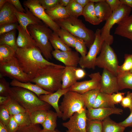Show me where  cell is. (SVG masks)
I'll list each match as a JSON object with an SVG mask.
<instances>
[{"label": "cell", "mask_w": 132, "mask_h": 132, "mask_svg": "<svg viewBox=\"0 0 132 132\" xmlns=\"http://www.w3.org/2000/svg\"><path fill=\"white\" fill-rule=\"evenodd\" d=\"M15 53L16 57L20 67L32 80L44 67L57 65L45 59L37 47L28 49L18 48Z\"/></svg>", "instance_id": "cell-1"}, {"label": "cell", "mask_w": 132, "mask_h": 132, "mask_svg": "<svg viewBox=\"0 0 132 132\" xmlns=\"http://www.w3.org/2000/svg\"><path fill=\"white\" fill-rule=\"evenodd\" d=\"M65 67L58 64L46 66L39 71L31 82L53 93L61 88L62 77Z\"/></svg>", "instance_id": "cell-2"}, {"label": "cell", "mask_w": 132, "mask_h": 132, "mask_svg": "<svg viewBox=\"0 0 132 132\" xmlns=\"http://www.w3.org/2000/svg\"><path fill=\"white\" fill-rule=\"evenodd\" d=\"M9 95L30 113L40 110H48L50 105L41 100L33 92L18 87H11Z\"/></svg>", "instance_id": "cell-3"}, {"label": "cell", "mask_w": 132, "mask_h": 132, "mask_svg": "<svg viewBox=\"0 0 132 132\" xmlns=\"http://www.w3.org/2000/svg\"><path fill=\"white\" fill-rule=\"evenodd\" d=\"M54 22L60 28L66 30L75 37L82 39L88 48L93 43L95 37V33L87 28L82 20L78 18L70 16Z\"/></svg>", "instance_id": "cell-4"}, {"label": "cell", "mask_w": 132, "mask_h": 132, "mask_svg": "<svg viewBox=\"0 0 132 132\" xmlns=\"http://www.w3.org/2000/svg\"><path fill=\"white\" fill-rule=\"evenodd\" d=\"M27 28L44 58L48 60L52 59L53 47L49 38L53 31L44 23L29 25Z\"/></svg>", "instance_id": "cell-5"}, {"label": "cell", "mask_w": 132, "mask_h": 132, "mask_svg": "<svg viewBox=\"0 0 132 132\" xmlns=\"http://www.w3.org/2000/svg\"><path fill=\"white\" fill-rule=\"evenodd\" d=\"M63 96L62 101L59 106L63 120H66L75 113L86 108L81 94L69 90Z\"/></svg>", "instance_id": "cell-6"}, {"label": "cell", "mask_w": 132, "mask_h": 132, "mask_svg": "<svg viewBox=\"0 0 132 132\" xmlns=\"http://www.w3.org/2000/svg\"><path fill=\"white\" fill-rule=\"evenodd\" d=\"M132 9L130 6L122 3L117 9L112 12L101 29V36L105 42L110 45L113 43L114 38L113 36L110 33L111 29L115 24H117L129 16Z\"/></svg>", "instance_id": "cell-7"}, {"label": "cell", "mask_w": 132, "mask_h": 132, "mask_svg": "<svg viewBox=\"0 0 132 132\" xmlns=\"http://www.w3.org/2000/svg\"><path fill=\"white\" fill-rule=\"evenodd\" d=\"M95 66L105 69L117 76L118 61L112 48L104 41L99 56L97 57Z\"/></svg>", "instance_id": "cell-8"}, {"label": "cell", "mask_w": 132, "mask_h": 132, "mask_svg": "<svg viewBox=\"0 0 132 132\" xmlns=\"http://www.w3.org/2000/svg\"><path fill=\"white\" fill-rule=\"evenodd\" d=\"M0 75L23 83L31 82L32 80L23 70L16 56L8 61L0 63Z\"/></svg>", "instance_id": "cell-9"}, {"label": "cell", "mask_w": 132, "mask_h": 132, "mask_svg": "<svg viewBox=\"0 0 132 132\" xmlns=\"http://www.w3.org/2000/svg\"><path fill=\"white\" fill-rule=\"evenodd\" d=\"M101 29L96 30L94 41L84 57H80L79 64L81 68L94 69L97 55L99 54L104 41L101 36Z\"/></svg>", "instance_id": "cell-10"}, {"label": "cell", "mask_w": 132, "mask_h": 132, "mask_svg": "<svg viewBox=\"0 0 132 132\" xmlns=\"http://www.w3.org/2000/svg\"><path fill=\"white\" fill-rule=\"evenodd\" d=\"M23 4L53 32L57 33L61 28L47 14L45 9L39 3L38 0H25Z\"/></svg>", "instance_id": "cell-11"}, {"label": "cell", "mask_w": 132, "mask_h": 132, "mask_svg": "<svg viewBox=\"0 0 132 132\" xmlns=\"http://www.w3.org/2000/svg\"><path fill=\"white\" fill-rule=\"evenodd\" d=\"M86 108L75 113L68 121L62 123V126L67 129L66 132H87L88 119Z\"/></svg>", "instance_id": "cell-12"}, {"label": "cell", "mask_w": 132, "mask_h": 132, "mask_svg": "<svg viewBox=\"0 0 132 132\" xmlns=\"http://www.w3.org/2000/svg\"><path fill=\"white\" fill-rule=\"evenodd\" d=\"M90 79L81 82H77L69 88V90L81 94L97 88H100V83L101 75L99 72L89 75Z\"/></svg>", "instance_id": "cell-13"}, {"label": "cell", "mask_w": 132, "mask_h": 132, "mask_svg": "<svg viewBox=\"0 0 132 132\" xmlns=\"http://www.w3.org/2000/svg\"><path fill=\"white\" fill-rule=\"evenodd\" d=\"M100 85V92L109 95L120 90L117 76L105 69H103Z\"/></svg>", "instance_id": "cell-14"}, {"label": "cell", "mask_w": 132, "mask_h": 132, "mask_svg": "<svg viewBox=\"0 0 132 132\" xmlns=\"http://www.w3.org/2000/svg\"><path fill=\"white\" fill-rule=\"evenodd\" d=\"M56 59L63 63L65 66L77 67L80 59L78 53L72 50L63 51L55 49L52 53Z\"/></svg>", "instance_id": "cell-15"}, {"label": "cell", "mask_w": 132, "mask_h": 132, "mask_svg": "<svg viewBox=\"0 0 132 132\" xmlns=\"http://www.w3.org/2000/svg\"><path fill=\"white\" fill-rule=\"evenodd\" d=\"M123 110L116 107L111 108H92L87 109L86 115L88 120H96L102 121L112 114L121 115Z\"/></svg>", "instance_id": "cell-16"}, {"label": "cell", "mask_w": 132, "mask_h": 132, "mask_svg": "<svg viewBox=\"0 0 132 132\" xmlns=\"http://www.w3.org/2000/svg\"><path fill=\"white\" fill-rule=\"evenodd\" d=\"M24 6L26 12L22 13L17 11L15 15L19 25H21L27 33L30 34L27 30V27L32 24H37L43 23L34 15L28 8Z\"/></svg>", "instance_id": "cell-17"}, {"label": "cell", "mask_w": 132, "mask_h": 132, "mask_svg": "<svg viewBox=\"0 0 132 132\" xmlns=\"http://www.w3.org/2000/svg\"><path fill=\"white\" fill-rule=\"evenodd\" d=\"M69 90V88L64 89L60 88L53 93L42 95L38 97L41 100L52 106L57 113L58 117L62 118V114L58 105L59 100L62 96Z\"/></svg>", "instance_id": "cell-18"}, {"label": "cell", "mask_w": 132, "mask_h": 132, "mask_svg": "<svg viewBox=\"0 0 132 132\" xmlns=\"http://www.w3.org/2000/svg\"><path fill=\"white\" fill-rule=\"evenodd\" d=\"M17 11L13 5L7 1L0 9V26L8 23L18 22L15 15Z\"/></svg>", "instance_id": "cell-19"}, {"label": "cell", "mask_w": 132, "mask_h": 132, "mask_svg": "<svg viewBox=\"0 0 132 132\" xmlns=\"http://www.w3.org/2000/svg\"><path fill=\"white\" fill-rule=\"evenodd\" d=\"M17 30L18 34L16 42L18 48L28 49L37 47L35 41L32 36L19 24Z\"/></svg>", "instance_id": "cell-20"}, {"label": "cell", "mask_w": 132, "mask_h": 132, "mask_svg": "<svg viewBox=\"0 0 132 132\" xmlns=\"http://www.w3.org/2000/svg\"><path fill=\"white\" fill-rule=\"evenodd\" d=\"M117 24L114 34L132 41V14L122 20Z\"/></svg>", "instance_id": "cell-21"}, {"label": "cell", "mask_w": 132, "mask_h": 132, "mask_svg": "<svg viewBox=\"0 0 132 132\" xmlns=\"http://www.w3.org/2000/svg\"><path fill=\"white\" fill-rule=\"evenodd\" d=\"M94 9L97 17L101 22L107 20L113 12L106 0L96 3Z\"/></svg>", "instance_id": "cell-22"}, {"label": "cell", "mask_w": 132, "mask_h": 132, "mask_svg": "<svg viewBox=\"0 0 132 132\" xmlns=\"http://www.w3.org/2000/svg\"><path fill=\"white\" fill-rule=\"evenodd\" d=\"M75 68L65 66L62 77V89L69 88L77 82L75 74Z\"/></svg>", "instance_id": "cell-23"}, {"label": "cell", "mask_w": 132, "mask_h": 132, "mask_svg": "<svg viewBox=\"0 0 132 132\" xmlns=\"http://www.w3.org/2000/svg\"><path fill=\"white\" fill-rule=\"evenodd\" d=\"M10 84L12 87H21L29 90L34 93L38 97L42 95L51 93L45 90L37 85L32 84L30 82L23 83L13 79Z\"/></svg>", "instance_id": "cell-24"}, {"label": "cell", "mask_w": 132, "mask_h": 132, "mask_svg": "<svg viewBox=\"0 0 132 132\" xmlns=\"http://www.w3.org/2000/svg\"><path fill=\"white\" fill-rule=\"evenodd\" d=\"M94 3L90 2L84 8L82 15L85 20L94 25H98L101 22L97 17L94 11Z\"/></svg>", "instance_id": "cell-25"}, {"label": "cell", "mask_w": 132, "mask_h": 132, "mask_svg": "<svg viewBox=\"0 0 132 132\" xmlns=\"http://www.w3.org/2000/svg\"><path fill=\"white\" fill-rule=\"evenodd\" d=\"M45 11L54 21L59 19H65L70 16L67 13L66 7L59 4L52 9L45 10Z\"/></svg>", "instance_id": "cell-26"}, {"label": "cell", "mask_w": 132, "mask_h": 132, "mask_svg": "<svg viewBox=\"0 0 132 132\" xmlns=\"http://www.w3.org/2000/svg\"><path fill=\"white\" fill-rule=\"evenodd\" d=\"M111 99V95L100 92L95 100L93 108L115 107Z\"/></svg>", "instance_id": "cell-27"}, {"label": "cell", "mask_w": 132, "mask_h": 132, "mask_svg": "<svg viewBox=\"0 0 132 132\" xmlns=\"http://www.w3.org/2000/svg\"><path fill=\"white\" fill-rule=\"evenodd\" d=\"M119 90L129 89L132 90V72L129 71L118 74L117 76Z\"/></svg>", "instance_id": "cell-28"}, {"label": "cell", "mask_w": 132, "mask_h": 132, "mask_svg": "<svg viewBox=\"0 0 132 132\" xmlns=\"http://www.w3.org/2000/svg\"><path fill=\"white\" fill-rule=\"evenodd\" d=\"M102 132H124L125 128L114 121L108 117L103 121Z\"/></svg>", "instance_id": "cell-29"}, {"label": "cell", "mask_w": 132, "mask_h": 132, "mask_svg": "<svg viewBox=\"0 0 132 132\" xmlns=\"http://www.w3.org/2000/svg\"><path fill=\"white\" fill-rule=\"evenodd\" d=\"M16 30L5 33L0 35V45H8L16 51L18 48L16 44Z\"/></svg>", "instance_id": "cell-30"}, {"label": "cell", "mask_w": 132, "mask_h": 132, "mask_svg": "<svg viewBox=\"0 0 132 132\" xmlns=\"http://www.w3.org/2000/svg\"><path fill=\"white\" fill-rule=\"evenodd\" d=\"M57 117L58 115L56 112L48 110L46 118L42 125L43 129L47 131L55 130L57 126Z\"/></svg>", "instance_id": "cell-31"}, {"label": "cell", "mask_w": 132, "mask_h": 132, "mask_svg": "<svg viewBox=\"0 0 132 132\" xmlns=\"http://www.w3.org/2000/svg\"><path fill=\"white\" fill-rule=\"evenodd\" d=\"M49 40L55 49L63 51L72 50V49L65 44L55 32H53L50 37Z\"/></svg>", "instance_id": "cell-32"}, {"label": "cell", "mask_w": 132, "mask_h": 132, "mask_svg": "<svg viewBox=\"0 0 132 132\" xmlns=\"http://www.w3.org/2000/svg\"><path fill=\"white\" fill-rule=\"evenodd\" d=\"M100 92V88H97L81 94L85 106L87 109L93 108L96 98Z\"/></svg>", "instance_id": "cell-33"}, {"label": "cell", "mask_w": 132, "mask_h": 132, "mask_svg": "<svg viewBox=\"0 0 132 132\" xmlns=\"http://www.w3.org/2000/svg\"><path fill=\"white\" fill-rule=\"evenodd\" d=\"M5 105L11 115L14 116L26 111L17 101L10 96L8 101Z\"/></svg>", "instance_id": "cell-34"}, {"label": "cell", "mask_w": 132, "mask_h": 132, "mask_svg": "<svg viewBox=\"0 0 132 132\" xmlns=\"http://www.w3.org/2000/svg\"><path fill=\"white\" fill-rule=\"evenodd\" d=\"M14 50L6 45H0V63L9 60L15 56Z\"/></svg>", "instance_id": "cell-35"}, {"label": "cell", "mask_w": 132, "mask_h": 132, "mask_svg": "<svg viewBox=\"0 0 132 132\" xmlns=\"http://www.w3.org/2000/svg\"><path fill=\"white\" fill-rule=\"evenodd\" d=\"M67 46L74 48L76 37L66 29L61 28L57 33Z\"/></svg>", "instance_id": "cell-36"}, {"label": "cell", "mask_w": 132, "mask_h": 132, "mask_svg": "<svg viewBox=\"0 0 132 132\" xmlns=\"http://www.w3.org/2000/svg\"><path fill=\"white\" fill-rule=\"evenodd\" d=\"M65 7L67 13L70 16L78 18L79 16L82 15L84 8L75 0H71L68 5Z\"/></svg>", "instance_id": "cell-37"}, {"label": "cell", "mask_w": 132, "mask_h": 132, "mask_svg": "<svg viewBox=\"0 0 132 132\" xmlns=\"http://www.w3.org/2000/svg\"><path fill=\"white\" fill-rule=\"evenodd\" d=\"M48 111L46 110H40L30 113L31 123L42 125L46 118Z\"/></svg>", "instance_id": "cell-38"}, {"label": "cell", "mask_w": 132, "mask_h": 132, "mask_svg": "<svg viewBox=\"0 0 132 132\" xmlns=\"http://www.w3.org/2000/svg\"><path fill=\"white\" fill-rule=\"evenodd\" d=\"M86 131L87 132H102V121L88 119Z\"/></svg>", "instance_id": "cell-39"}, {"label": "cell", "mask_w": 132, "mask_h": 132, "mask_svg": "<svg viewBox=\"0 0 132 132\" xmlns=\"http://www.w3.org/2000/svg\"><path fill=\"white\" fill-rule=\"evenodd\" d=\"M13 116L19 127L26 126L31 124L30 113L27 112L21 113Z\"/></svg>", "instance_id": "cell-40"}, {"label": "cell", "mask_w": 132, "mask_h": 132, "mask_svg": "<svg viewBox=\"0 0 132 132\" xmlns=\"http://www.w3.org/2000/svg\"><path fill=\"white\" fill-rule=\"evenodd\" d=\"M124 60L121 65L119 66L117 69L118 74L130 71L132 61V54H125L124 55Z\"/></svg>", "instance_id": "cell-41"}, {"label": "cell", "mask_w": 132, "mask_h": 132, "mask_svg": "<svg viewBox=\"0 0 132 132\" xmlns=\"http://www.w3.org/2000/svg\"><path fill=\"white\" fill-rule=\"evenodd\" d=\"M74 46L76 51L80 54L81 57H84L87 54L88 52L86 44L81 39L76 37Z\"/></svg>", "instance_id": "cell-42"}, {"label": "cell", "mask_w": 132, "mask_h": 132, "mask_svg": "<svg viewBox=\"0 0 132 132\" xmlns=\"http://www.w3.org/2000/svg\"><path fill=\"white\" fill-rule=\"evenodd\" d=\"M11 115L5 105H0V122L6 126L9 122Z\"/></svg>", "instance_id": "cell-43"}, {"label": "cell", "mask_w": 132, "mask_h": 132, "mask_svg": "<svg viewBox=\"0 0 132 132\" xmlns=\"http://www.w3.org/2000/svg\"><path fill=\"white\" fill-rule=\"evenodd\" d=\"M10 85V84L6 81L3 77L0 76V96H7L9 95L11 88Z\"/></svg>", "instance_id": "cell-44"}, {"label": "cell", "mask_w": 132, "mask_h": 132, "mask_svg": "<svg viewBox=\"0 0 132 132\" xmlns=\"http://www.w3.org/2000/svg\"><path fill=\"white\" fill-rule=\"evenodd\" d=\"M19 25L18 22H17L8 23L0 26V35L17 30Z\"/></svg>", "instance_id": "cell-45"}, {"label": "cell", "mask_w": 132, "mask_h": 132, "mask_svg": "<svg viewBox=\"0 0 132 132\" xmlns=\"http://www.w3.org/2000/svg\"><path fill=\"white\" fill-rule=\"evenodd\" d=\"M41 128L39 125L31 124L23 127H19L16 132H40Z\"/></svg>", "instance_id": "cell-46"}, {"label": "cell", "mask_w": 132, "mask_h": 132, "mask_svg": "<svg viewBox=\"0 0 132 132\" xmlns=\"http://www.w3.org/2000/svg\"><path fill=\"white\" fill-rule=\"evenodd\" d=\"M39 3L45 10L52 9L58 4L59 0H38Z\"/></svg>", "instance_id": "cell-47"}, {"label": "cell", "mask_w": 132, "mask_h": 132, "mask_svg": "<svg viewBox=\"0 0 132 132\" xmlns=\"http://www.w3.org/2000/svg\"><path fill=\"white\" fill-rule=\"evenodd\" d=\"M120 104L124 108H128L130 109L132 108V92L128 91Z\"/></svg>", "instance_id": "cell-48"}, {"label": "cell", "mask_w": 132, "mask_h": 132, "mask_svg": "<svg viewBox=\"0 0 132 132\" xmlns=\"http://www.w3.org/2000/svg\"><path fill=\"white\" fill-rule=\"evenodd\" d=\"M6 126L9 132H16L19 127L13 116L12 115H11L10 121Z\"/></svg>", "instance_id": "cell-49"}, {"label": "cell", "mask_w": 132, "mask_h": 132, "mask_svg": "<svg viewBox=\"0 0 132 132\" xmlns=\"http://www.w3.org/2000/svg\"><path fill=\"white\" fill-rule=\"evenodd\" d=\"M125 94L124 93L118 92L111 95V99L114 104L115 105L120 103L124 97Z\"/></svg>", "instance_id": "cell-50"}, {"label": "cell", "mask_w": 132, "mask_h": 132, "mask_svg": "<svg viewBox=\"0 0 132 132\" xmlns=\"http://www.w3.org/2000/svg\"><path fill=\"white\" fill-rule=\"evenodd\" d=\"M113 12L117 9L122 4V3L119 0H106Z\"/></svg>", "instance_id": "cell-51"}, {"label": "cell", "mask_w": 132, "mask_h": 132, "mask_svg": "<svg viewBox=\"0 0 132 132\" xmlns=\"http://www.w3.org/2000/svg\"><path fill=\"white\" fill-rule=\"evenodd\" d=\"M130 110L131 112L129 116L124 121L119 123L120 125L125 128L132 127V108Z\"/></svg>", "instance_id": "cell-52"}, {"label": "cell", "mask_w": 132, "mask_h": 132, "mask_svg": "<svg viewBox=\"0 0 132 132\" xmlns=\"http://www.w3.org/2000/svg\"><path fill=\"white\" fill-rule=\"evenodd\" d=\"M7 1L13 5L18 11L22 13L26 12L19 0H7Z\"/></svg>", "instance_id": "cell-53"}, {"label": "cell", "mask_w": 132, "mask_h": 132, "mask_svg": "<svg viewBox=\"0 0 132 132\" xmlns=\"http://www.w3.org/2000/svg\"><path fill=\"white\" fill-rule=\"evenodd\" d=\"M75 74L77 80L84 78L86 75V72L83 68L77 67L75 68Z\"/></svg>", "instance_id": "cell-54"}, {"label": "cell", "mask_w": 132, "mask_h": 132, "mask_svg": "<svg viewBox=\"0 0 132 132\" xmlns=\"http://www.w3.org/2000/svg\"><path fill=\"white\" fill-rule=\"evenodd\" d=\"M9 95L7 96H0V105H5L10 98Z\"/></svg>", "instance_id": "cell-55"}, {"label": "cell", "mask_w": 132, "mask_h": 132, "mask_svg": "<svg viewBox=\"0 0 132 132\" xmlns=\"http://www.w3.org/2000/svg\"><path fill=\"white\" fill-rule=\"evenodd\" d=\"M75 1L83 8L90 2L89 0H75Z\"/></svg>", "instance_id": "cell-56"}, {"label": "cell", "mask_w": 132, "mask_h": 132, "mask_svg": "<svg viewBox=\"0 0 132 132\" xmlns=\"http://www.w3.org/2000/svg\"><path fill=\"white\" fill-rule=\"evenodd\" d=\"M71 1V0H59V4L64 7H66Z\"/></svg>", "instance_id": "cell-57"}, {"label": "cell", "mask_w": 132, "mask_h": 132, "mask_svg": "<svg viewBox=\"0 0 132 132\" xmlns=\"http://www.w3.org/2000/svg\"><path fill=\"white\" fill-rule=\"evenodd\" d=\"M0 132H9L6 125L0 122Z\"/></svg>", "instance_id": "cell-58"}, {"label": "cell", "mask_w": 132, "mask_h": 132, "mask_svg": "<svg viewBox=\"0 0 132 132\" xmlns=\"http://www.w3.org/2000/svg\"><path fill=\"white\" fill-rule=\"evenodd\" d=\"M123 4L128 5L132 8V0H120Z\"/></svg>", "instance_id": "cell-59"}, {"label": "cell", "mask_w": 132, "mask_h": 132, "mask_svg": "<svg viewBox=\"0 0 132 132\" xmlns=\"http://www.w3.org/2000/svg\"><path fill=\"white\" fill-rule=\"evenodd\" d=\"M7 2V0H0V9Z\"/></svg>", "instance_id": "cell-60"}, {"label": "cell", "mask_w": 132, "mask_h": 132, "mask_svg": "<svg viewBox=\"0 0 132 132\" xmlns=\"http://www.w3.org/2000/svg\"><path fill=\"white\" fill-rule=\"evenodd\" d=\"M40 132H61L57 129H55L53 131H47L43 129H41Z\"/></svg>", "instance_id": "cell-61"}, {"label": "cell", "mask_w": 132, "mask_h": 132, "mask_svg": "<svg viewBox=\"0 0 132 132\" xmlns=\"http://www.w3.org/2000/svg\"><path fill=\"white\" fill-rule=\"evenodd\" d=\"M103 0H89L90 2L97 3L103 1Z\"/></svg>", "instance_id": "cell-62"}, {"label": "cell", "mask_w": 132, "mask_h": 132, "mask_svg": "<svg viewBox=\"0 0 132 132\" xmlns=\"http://www.w3.org/2000/svg\"><path fill=\"white\" fill-rule=\"evenodd\" d=\"M130 71L132 72V62L131 69L130 70Z\"/></svg>", "instance_id": "cell-63"}, {"label": "cell", "mask_w": 132, "mask_h": 132, "mask_svg": "<svg viewBox=\"0 0 132 132\" xmlns=\"http://www.w3.org/2000/svg\"><path fill=\"white\" fill-rule=\"evenodd\" d=\"M128 132H132V129L130 131H128Z\"/></svg>", "instance_id": "cell-64"}]
</instances>
